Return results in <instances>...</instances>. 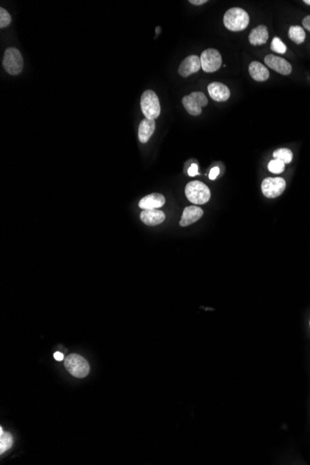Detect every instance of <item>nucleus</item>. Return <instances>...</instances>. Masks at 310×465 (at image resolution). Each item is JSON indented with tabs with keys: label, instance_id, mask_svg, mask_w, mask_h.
Instances as JSON below:
<instances>
[{
	"label": "nucleus",
	"instance_id": "obj_1",
	"mask_svg": "<svg viewBox=\"0 0 310 465\" xmlns=\"http://www.w3.org/2000/svg\"><path fill=\"white\" fill-rule=\"evenodd\" d=\"M249 21L247 12L240 8H232L224 15V25L230 31H242L248 26Z\"/></svg>",
	"mask_w": 310,
	"mask_h": 465
},
{
	"label": "nucleus",
	"instance_id": "obj_2",
	"mask_svg": "<svg viewBox=\"0 0 310 465\" xmlns=\"http://www.w3.org/2000/svg\"><path fill=\"white\" fill-rule=\"evenodd\" d=\"M185 194L191 204H205L210 200L211 193L205 184L195 180L187 184Z\"/></svg>",
	"mask_w": 310,
	"mask_h": 465
},
{
	"label": "nucleus",
	"instance_id": "obj_3",
	"mask_svg": "<svg viewBox=\"0 0 310 465\" xmlns=\"http://www.w3.org/2000/svg\"><path fill=\"white\" fill-rule=\"evenodd\" d=\"M65 369L76 378H84L88 376L90 371V364L82 355L71 354L65 358L64 361Z\"/></svg>",
	"mask_w": 310,
	"mask_h": 465
},
{
	"label": "nucleus",
	"instance_id": "obj_4",
	"mask_svg": "<svg viewBox=\"0 0 310 465\" xmlns=\"http://www.w3.org/2000/svg\"><path fill=\"white\" fill-rule=\"evenodd\" d=\"M140 107L144 116L151 120H155L161 113L160 101L157 95L153 90H146L142 94Z\"/></svg>",
	"mask_w": 310,
	"mask_h": 465
},
{
	"label": "nucleus",
	"instance_id": "obj_5",
	"mask_svg": "<svg viewBox=\"0 0 310 465\" xmlns=\"http://www.w3.org/2000/svg\"><path fill=\"white\" fill-rule=\"evenodd\" d=\"M2 64L6 72L11 75H17L21 73L23 69V59L20 50L15 47L7 48Z\"/></svg>",
	"mask_w": 310,
	"mask_h": 465
},
{
	"label": "nucleus",
	"instance_id": "obj_6",
	"mask_svg": "<svg viewBox=\"0 0 310 465\" xmlns=\"http://www.w3.org/2000/svg\"><path fill=\"white\" fill-rule=\"evenodd\" d=\"M208 103V99L205 95L200 91L191 92L182 99V104L189 115L198 116L202 114V108Z\"/></svg>",
	"mask_w": 310,
	"mask_h": 465
},
{
	"label": "nucleus",
	"instance_id": "obj_7",
	"mask_svg": "<svg viewBox=\"0 0 310 465\" xmlns=\"http://www.w3.org/2000/svg\"><path fill=\"white\" fill-rule=\"evenodd\" d=\"M202 69L205 73H214L220 68L222 57L218 50L208 48L202 53L200 57Z\"/></svg>",
	"mask_w": 310,
	"mask_h": 465
},
{
	"label": "nucleus",
	"instance_id": "obj_8",
	"mask_svg": "<svg viewBox=\"0 0 310 465\" xmlns=\"http://www.w3.org/2000/svg\"><path fill=\"white\" fill-rule=\"evenodd\" d=\"M286 188V181L283 178H265L261 185V189L267 198H277L284 194Z\"/></svg>",
	"mask_w": 310,
	"mask_h": 465
},
{
	"label": "nucleus",
	"instance_id": "obj_9",
	"mask_svg": "<svg viewBox=\"0 0 310 465\" xmlns=\"http://www.w3.org/2000/svg\"><path fill=\"white\" fill-rule=\"evenodd\" d=\"M265 63L269 68L272 69L275 72L280 73L283 75H289L292 73L293 68L292 65L288 63L284 58L278 57L275 55H267L265 58Z\"/></svg>",
	"mask_w": 310,
	"mask_h": 465
},
{
	"label": "nucleus",
	"instance_id": "obj_10",
	"mask_svg": "<svg viewBox=\"0 0 310 465\" xmlns=\"http://www.w3.org/2000/svg\"><path fill=\"white\" fill-rule=\"evenodd\" d=\"M202 68L200 58L196 55H191L186 58L184 61L179 65V73L183 77H188L192 73L199 72Z\"/></svg>",
	"mask_w": 310,
	"mask_h": 465
},
{
	"label": "nucleus",
	"instance_id": "obj_11",
	"mask_svg": "<svg viewBox=\"0 0 310 465\" xmlns=\"http://www.w3.org/2000/svg\"><path fill=\"white\" fill-rule=\"evenodd\" d=\"M204 214V211L199 206L190 205L185 208L179 225L181 227H187L195 223L196 221L200 220Z\"/></svg>",
	"mask_w": 310,
	"mask_h": 465
},
{
	"label": "nucleus",
	"instance_id": "obj_12",
	"mask_svg": "<svg viewBox=\"0 0 310 465\" xmlns=\"http://www.w3.org/2000/svg\"><path fill=\"white\" fill-rule=\"evenodd\" d=\"M208 93L216 101H226L231 97V91L226 85L214 82L208 86Z\"/></svg>",
	"mask_w": 310,
	"mask_h": 465
},
{
	"label": "nucleus",
	"instance_id": "obj_13",
	"mask_svg": "<svg viewBox=\"0 0 310 465\" xmlns=\"http://www.w3.org/2000/svg\"><path fill=\"white\" fill-rule=\"evenodd\" d=\"M165 204V199L162 194H149L139 201L138 206L143 210L157 209Z\"/></svg>",
	"mask_w": 310,
	"mask_h": 465
},
{
	"label": "nucleus",
	"instance_id": "obj_14",
	"mask_svg": "<svg viewBox=\"0 0 310 465\" xmlns=\"http://www.w3.org/2000/svg\"><path fill=\"white\" fill-rule=\"evenodd\" d=\"M140 220L148 226H157L165 220V214L163 211L157 209H149L142 211Z\"/></svg>",
	"mask_w": 310,
	"mask_h": 465
},
{
	"label": "nucleus",
	"instance_id": "obj_15",
	"mask_svg": "<svg viewBox=\"0 0 310 465\" xmlns=\"http://www.w3.org/2000/svg\"><path fill=\"white\" fill-rule=\"evenodd\" d=\"M268 39V28L265 25L253 28L249 35V42L252 46H261L266 44Z\"/></svg>",
	"mask_w": 310,
	"mask_h": 465
},
{
	"label": "nucleus",
	"instance_id": "obj_16",
	"mask_svg": "<svg viewBox=\"0 0 310 465\" xmlns=\"http://www.w3.org/2000/svg\"><path fill=\"white\" fill-rule=\"evenodd\" d=\"M249 73L253 80L258 82H264L269 77L268 68L259 62H252L249 65Z\"/></svg>",
	"mask_w": 310,
	"mask_h": 465
},
{
	"label": "nucleus",
	"instance_id": "obj_17",
	"mask_svg": "<svg viewBox=\"0 0 310 465\" xmlns=\"http://www.w3.org/2000/svg\"><path fill=\"white\" fill-rule=\"evenodd\" d=\"M155 130L154 120L145 118L138 126V140L142 143H147Z\"/></svg>",
	"mask_w": 310,
	"mask_h": 465
},
{
	"label": "nucleus",
	"instance_id": "obj_18",
	"mask_svg": "<svg viewBox=\"0 0 310 465\" xmlns=\"http://www.w3.org/2000/svg\"><path fill=\"white\" fill-rule=\"evenodd\" d=\"M289 37L293 42L300 45L305 41V30L300 26H291L289 29Z\"/></svg>",
	"mask_w": 310,
	"mask_h": 465
},
{
	"label": "nucleus",
	"instance_id": "obj_19",
	"mask_svg": "<svg viewBox=\"0 0 310 465\" xmlns=\"http://www.w3.org/2000/svg\"><path fill=\"white\" fill-rule=\"evenodd\" d=\"M13 445V437L10 433L3 432L2 427L0 428V453L3 454L7 450H10Z\"/></svg>",
	"mask_w": 310,
	"mask_h": 465
},
{
	"label": "nucleus",
	"instance_id": "obj_20",
	"mask_svg": "<svg viewBox=\"0 0 310 465\" xmlns=\"http://www.w3.org/2000/svg\"><path fill=\"white\" fill-rule=\"evenodd\" d=\"M293 152L289 149H285V148H283V149H278L276 150L275 152H273V157L274 159H277V160H279L281 162H284L285 165L286 163H290L292 162L293 160Z\"/></svg>",
	"mask_w": 310,
	"mask_h": 465
},
{
	"label": "nucleus",
	"instance_id": "obj_21",
	"mask_svg": "<svg viewBox=\"0 0 310 465\" xmlns=\"http://www.w3.org/2000/svg\"><path fill=\"white\" fill-rule=\"evenodd\" d=\"M268 168L273 174H280L285 170V163L277 159H273L268 163Z\"/></svg>",
	"mask_w": 310,
	"mask_h": 465
},
{
	"label": "nucleus",
	"instance_id": "obj_22",
	"mask_svg": "<svg viewBox=\"0 0 310 465\" xmlns=\"http://www.w3.org/2000/svg\"><path fill=\"white\" fill-rule=\"evenodd\" d=\"M271 49L274 52L279 53V54H284L286 52L287 47L279 37H274L272 42H271Z\"/></svg>",
	"mask_w": 310,
	"mask_h": 465
},
{
	"label": "nucleus",
	"instance_id": "obj_23",
	"mask_svg": "<svg viewBox=\"0 0 310 465\" xmlns=\"http://www.w3.org/2000/svg\"><path fill=\"white\" fill-rule=\"evenodd\" d=\"M11 22V16L3 8L0 9V28L9 26Z\"/></svg>",
	"mask_w": 310,
	"mask_h": 465
},
{
	"label": "nucleus",
	"instance_id": "obj_24",
	"mask_svg": "<svg viewBox=\"0 0 310 465\" xmlns=\"http://www.w3.org/2000/svg\"><path fill=\"white\" fill-rule=\"evenodd\" d=\"M219 172H220L219 168L216 167V168H212L210 173H209V178H210L211 180H215L217 178V176L219 175Z\"/></svg>",
	"mask_w": 310,
	"mask_h": 465
},
{
	"label": "nucleus",
	"instance_id": "obj_25",
	"mask_svg": "<svg viewBox=\"0 0 310 465\" xmlns=\"http://www.w3.org/2000/svg\"><path fill=\"white\" fill-rule=\"evenodd\" d=\"M188 174L189 177H195L196 175H198V166L196 163L191 165L188 170Z\"/></svg>",
	"mask_w": 310,
	"mask_h": 465
},
{
	"label": "nucleus",
	"instance_id": "obj_26",
	"mask_svg": "<svg viewBox=\"0 0 310 465\" xmlns=\"http://www.w3.org/2000/svg\"><path fill=\"white\" fill-rule=\"evenodd\" d=\"M303 26L305 27L306 30L310 32V16H306L305 19L303 20Z\"/></svg>",
	"mask_w": 310,
	"mask_h": 465
},
{
	"label": "nucleus",
	"instance_id": "obj_27",
	"mask_svg": "<svg viewBox=\"0 0 310 465\" xmlns=\"http://www.w3.org/2000/svg\"><path fill=\"white\" fill-rule=\"evenodd\" d=\"M54 359L57 361H63L64 360V355L62 352H55L54 353Z\"/></svg>",
	"mask_w": 310,
	"mask_h": 465
},
{
	"label": "nucleus",
	"instance_id": "obj_28",
	"mask_svg": "<svg viewBox=\"0 0 310 465\" xmlns=\"http://www.w3.org/2000/svg\"><path fill=\"white\" fill-rule=\"evenodd\" d=\"M206 2H207L206 0H190V1H189V3H191L192 5L196 6L203 5V4H205Z\"/></svg>",
	"mask_w": 310,
	"mask_h": 465
},
{
	"label": "nucleus",
	"instance_id": "obj_29",
	"mask_svg": "<svg viewBox=\"0 0 310 465\" xmlns=\"http://www.w3.org/2000/svg\"><path fill=\"white\" fill-rule=\"evenodd\" d=\"M304 3L307 4V5H310V0H305V1H304Z\"/></svg>",
	"mask_w": 310,
	"mask_h": 465
},
{
	"label": "nucleus",
	"instance_id": "obj_30",
	"mask_svg": "<svg viewBox=\"0 0 310 465\" xmlns=\"http://www.w3.org/2000/svg\"><path fill=\"white\" fill-rule=\"evenodd\" d=\"M160 31H161V28H160V27H157V29H156V34L158 35V34L160 33Z\"/></svg>",
	"mask_w": 310,
	"mask_h": 465
},
{
	"label": "nucleus",
	"instance_id": "obj_31",
	"mask_svg": "<svg viewBox=\"0 0 310 465\" xmlns=\"http://www.w3.org/2000/svg\"><path fill=\"white\" fill-rule=\"evenodd\" d=\"M309 325H310V322H309Z\"/></svg>",
	"mask_w": 310,
	"mask_h": 465
}]
</instances>
